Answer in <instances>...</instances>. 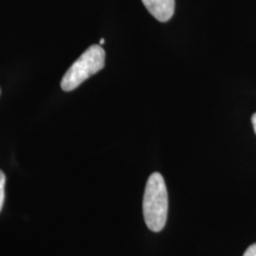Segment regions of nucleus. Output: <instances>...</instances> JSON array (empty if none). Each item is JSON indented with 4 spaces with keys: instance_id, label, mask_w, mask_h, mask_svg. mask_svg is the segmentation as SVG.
<instances>
[{
    "instance_id": "nucleus-4",
    "label": "nucleus",
    "mask_w": 256,
    "mask_h": 256,
    "mask_svg": "<svg viewBox=\"0 0 256 256\" xmlns=\"http://www.w3.org/2000/svg\"><path fill=\"white\" fill-rule=\"evenodd\" d=\"M5 183H6V177L4 172L0 170V211L2 209L5 200Z\"/></svg>"
},
{
    "instance_id": "nucleus-5",
    "label": "nucleus",
    "mask_w": 256,
    "mask_h": 256,
    "mask_svg": "<svg viewBox=\"0 0 256 256\" xmlns=\"http://www.w3.org/2000/svg\"><path fill=\"white\" fill-rule=\"evenodd\" d=\"M243 256H256V243L255 244H252L250 247H249L247 250H246Z\"/></svg>"
},
{
    "instance_id": "nucleus-6",
    "label": "nucleus",
    "mask_w": 256,
    "mask_h": 256,
    "mask_svg": "<svg viewBox=\"0 0 256 256\" xmlns=\"http://www.w3.org/2000/svg\"><path fill=\"white\" fill-rule=\"evenodd\" d=\"M252 128H254V132L256 134V113L252 114Z\"/></svg>"
},
{
    "instance_id": "nucleus-1",
    "label": "nucleus",
    "mask_w": 256,
    "mask_h": 256,
    "mask_svg": "<svg viewBox=\"0 0 256 256\" xmlns=\"http://www.w3.org/2000/svg\"><path fill=\"white\" fill-rule=\"evenodd\" d=\"M144 217L150 230L158 232L164 229L168 212V188L162 174L150 176L144 194Z\"/></svg>"
},
{
    "instance_id": "nucleus-2",
    "label": "nucleus",
    "mask_w": 256,
    "mask_h": 256,
    "mask_svg": "<svg viewBox=\"0 0 256 256\" xmlns=\"http://www.w3.org/2000/svg\"><path fill=\"white\" fill-rule=\"evenodd\" d=\"M104 60L106 52L101 46H89L64 74L60 87L64 92H72L80 87L86 80L104 69Z\"/></svg>"
},
{
    "instance_id": "nucleus-7",
    "label": "nucleus",
    "mask_w": 256,
    "mask_h": 256,
    "mask_svg": "<svg viewBox=\"0 0 256 256\" xmlns=\"http://www.w3.org/2000/svg\"><path fill=\"white\" fill-rule=\"evenodd\" d=\"M104 43H106V40L102 38V40H100V44H98V46H102V44H104Z\"/></svg>"
},
{
    "instance_id": "nucleus-3",
    "label": "nucleus",
    "mask_w": 256,
    "mask_h": 256,
    "mask_svg": "<svg viewBox=\"0 0 256 256\" xmlns=\"http://www.w3.org/2000/svg\"><path fill=\"white\" fill-rule=\"evenodd\" d=\"M147 11L154 17L156 20L168 22L174 17L176 2L174 0H142Z\"/></svg>"
}]
</instances>
